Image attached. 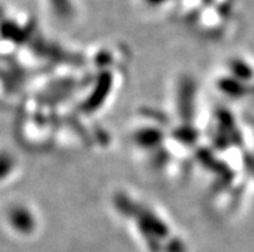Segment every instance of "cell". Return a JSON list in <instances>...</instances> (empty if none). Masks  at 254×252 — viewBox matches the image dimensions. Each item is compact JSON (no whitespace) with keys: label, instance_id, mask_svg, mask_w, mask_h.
Wrapping results in <instances>:
<instances>
[{"label":"cell","instance_id":"6da1fadb","mask_svg":"<svg viewBox=\"0 0 254 252\" xmlns=\"http://www.w3.org/2000/svg\"><path fill=\"white\" fill-rule=\"evenodd\" d=\"M13 167V158L9 151L0 148V182L8 178Z\"/></svg>","mask_w":254,"mask_h":252}]
</instances>
